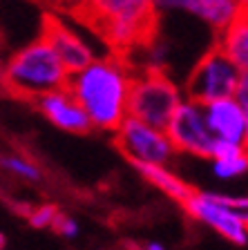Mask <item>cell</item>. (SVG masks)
<instances>
[{
    "label": "cell",
    "instance_id": "cell-1",
    "mask_svg": "<svg viewBox=\"0 0 248 250\" xmlns=\"http://www.w3.org/2000/svg\"><path fill=\"white\" fill-rule=\"evenodd\" d=\"M132 69L123 54L94 58L83 69L69 74L68 89L88 114L92 130L114 132L128 116V94Z\"/></svg>",
    "mask_w": 248,
    "mask_h": 250
},
{
    "label": "cell",
    "instance_id": "cell-2",
    "mask_svg": "<svg viewBox=\"0 0 248 250\" xmlns=\"http://www.w3.org/2000/svg\"><path fill=\"white\" fill-rule=\"evenodd\" d=\"M152 0H92L83 21L90 22L116 54H125L150 42L157 29Z\"/></svg>",
    "mask_w": 248,
    "mask_h": 250
},
{
    "label": "cell",
    "instance_id": "cell-3",
    "mask_svg": "<svg viewBox=\"0 0 248 250\" xmlns=\"http://www.w3.org/2000/svg\"><path fill=\"white\" fill-rule=\"evenodd\" d=\"M68 81L69 72L45 38L18 49L5 65V92L31 103L47 92L68 87Z\"/></svg>",
    "mask_w": 248,
    "mask_h": 250
},
{
    "label": "cell",
    "instance_id": "cell-4",
    "mask_svg": "<svg viewBox=\"0 0 248 250\" xmlns=\"http://www.w3.org/2000/svg\"><path fill=\"white\" fill-rule=\"evenodd\" d=\"M181 208L195 221H202L208 228L230 244L244 246L248 239V201L246 197L222 192H195L190 190Z\"/></svg>",
    "mask_w": 248,
    "mask_h": 250
},
{
    "label": "cell",
    "instance_id": "cell-5",
    "mask_svg": "<svg viewBox=\"0 0 248 250\" xmlns=\"http://www.w3.org/2000/svg\"><path fill=\"white\" fill-rule=\"evenodd\" d=\"M183 99L181 87L161 69L152 67L132 76L128 94V116L143 121L152 127L165 130L172 112Z\"/></svg>",
    "mask_w": 248,
    "mask_h": 250
},
{
    "label": "cell",
    "instance_id": "cell-6",
    "mask_svg": "<svg viewBox=\"0 0 248 250\" xmlns=\"http://www.w3.org/2000/svg\"><path fill=\"white\" fill-rule=\"evenodd\" d=\"M242 74L246 72H242L219 47H212L192 67L186 87L181 92H186V99L197 101L202 105L228 99V96H233Z\"/></svg>",
    "mask_w": 248,
    "mask_h": 250
},
{
    "label": "cell",
    "instance_id": "cell-7",
    "mask_svg": "<svg viewBox=\"0 0 248 250\" xmlns=\"http://www.w3.org/2000/svg\"><path fill=\"white\" fill-rule=\"evenodd\" d=\"M112 134L116 147L132 166L135 163L170 166L172 159L177 156V150L172 141L168 139L165 130L152 127L135 116H125Z\"/></svg>",
    "mask_w": 248,
    "mask_h": 250
},
{
    "label": "cell",
    "instance_id": "cell-8",
    "mask_svg": "<svg viewBox=\"0 0 248 250\" xmlns=\"http://www.w3.org/2000/svg\"><path fill=\"white\" fill-rule=\"evenodd\" d=\"M165 134L172 141L177 154H190L199 159H210L217 141L206 123L203 105L190 99H181L165 125Z\"/></svg>",
    "mask_w": 248,
    "mask_h": 250
},
{
    "label": "cell",
    "instance_id": "cell-9",
    "mask_svg": "<svg viewBox=\"0 0 248 250\" xmlns=\"http://www.w3.org/2000/svg\"><path fill=\"white\" fill-rule=\"evenodd\" d=\"M41 38H45L47 45L54 49V54L61 58V62L65 65V69L69 74L83 69L88 62H92L96 58L92 52V47L83 41L68 22L61 21L58 14H49L43 21Z\"/></svg>",
    "mask_w": 248,
    "mask_h": 250
},
{
    "label": "cell",
    "instance_id": "cell-10",
    "mask_svg": "<svg viewBox=\"0 0 248 250\" xmlns=\"http://www.w3.org/2000/svg\"><path fill=\"white\" fill-rule=\"evenodd\" d=\"M203 114L215 139L244 147L248 146V109L242 107L233 96L206 103Z\"/></svg>",
    "mask_w": 248,
    "mask_h": 250
},
{
    "label": "cell",
    "instance_id": "cell-11",
    "mask_svg": "<svg viewBox=\"0 0 248 250\" xmlns=\"http://www.w3.org/2000/svg\"><path fill=\"white\" fill-rule=\"evenodd\" d=\"M34 105L41 109V114H45L56 125L58 130L69 132V134H88V132H92V123H90L85 109L78 105V101L74 99L68 87L43 94V96H38L34 101Z\"/></svg>",
    "mask_w": 248,
    "mask_h": 250
},
{
    "label": "cell",
    "instance_id": "cell-12",
    "mask_svg": "<svg viewBox=\"0 0 248 250\" xmlns=\"http://www.w3.org/2000/svg\"><path fill=\"white\" fill-rule=\"evenodd\" d=\"M217 45L242 72H248V11L217 31Z\"/></svg>",
    "mask_w": 248,
    "mask_h": 250
},
{
    "label": "cell",
    "instance_id": "cell-13",
    "mask_svg": "<svg viewBox=\"0 0 248 250\" xmlns=\"http://www.w3.org/2000/svg\"><path fill=\"white\" fill-rule=\"evenodd\" d=\"M246 7L248 5H244L242 0H192L190 14L202 18L210 29L222 31L237 16L246 14Z\"/></svg>",
    "mask_w": 248,
    "mask_h": 250
},
{
    "label": "cell",
    "instance_id": "cell-14",
    "mask_svg": "<svg viewBox=\"0 0 248 250\" xmlns=\"http://www.w3.org/2000/svg\"><path fill=\"white\" fill-rule=\"evenodd\" d=\"M212 172L217 179H237L248 170V154L244 146H235V143H226V141H215L210 154Z\"/></svg>",
    "mask_w": 248,
    "mask_h": 250
},
{
    "label": "cell",
    "instance_id": "cell-15",
    "mask_svg": "<svg viewBox=\"0 0 248 250\" xmlns=\"http://www.w3.org/2000/svg\"><path fill=\"white\" fill-rule=\"evenodd\" d=\"M136 172H139L141 177L145 179V181L150 183V186H155L157 190H161V192L165 194V197L175 199L177 203H181L183 199L190 194L192 188L188 186L183 179L179 177V174H175V172L170 170L168 166H150V163H135Z\"/></svg>",
    "mask_w": 248,
    "mask_h": 250
},
{
    "label": "cell",
    "instance_id": "cell-16",
    "mask_svg": "<svg viewBox=\"0 0 248 250\" xmlns=\"http://www.w3.org/2000/svg\"><path fill=\"white\" fill-rule=\"evenodd\" d=\"M0 166L5 167L7 172L16 174V177L25 179V181H38L43 177V170L36 166V163L27 159V156H18V154H9L0 159Z\"/></svg>",
    "mask_w": 248,
    "mask_h": 250
},
{
    "label": "cell",
    "instance_id": "cell-17",
    "mask_svg": "<svg viewBox=\"0 0 248 250\" xmlns=\"http://www.w3.org/2000/svg\"><path fill=\"white\" fill-rule=\"evenodd\" d=\"M41 2L45 7H49L52 11H56V14H68V16L78 18V21H83L92 0H41Z\"/></svg>",
    "mask_w": 248,
    "mask_h": 250
},
{
    "label": "cell",
    "instance_id": "cell-18",
    "mask_svg": "<svg viewBox=\"0 0 248 250\" xmlns=\"http://www.w3.org/2000/svg\"><path fill=\"white\" fill-rule=\"evenodd\" d=\"M56 214H58L56 206H52V203H43V206H34V208H29L25 217L34 228H52Z\"/></svg>",
    "mask_w": 248,
    "mask_h": 250
},
{
    "label": "cell",
    "instance_id": "cell-19",
    "mask_svg": "<svg viewBox=\"0 0 248 250\" xmlns=\"http://www.w3.org/2000/svg\"><path fill=\"white\" fill-rule=\"evenodd\" d=\"M52 228L56 230L61 237H65V239H74V237H78V232H81V226H78L76 219L68 217V214H63V212L56 214Z\"/></svg>",
    "mask_w": 248,
    "mask_h": 250
},
{
    "label": "cell",
    "instance_id": "cell-20",
    "mask_svg": "<svg viewBox=\"0 0 248 250\" xmlns=\"http://www.w3.org/2000/svg\"><path fill=\"white\" fill-rule=\"evenodd\" d=\"M192 0H152L157 11H190Z\"/></svg>",
    "mask_w": 248,
    "mask_h": 250
},
{
    "label": "cell",
    "instance_id": "cell-21",
    "mask_svg": "<svg viewBox=\"0 0 248 250\" xmlns=\"http://www.w3.org/2000/svg\"><path fill=\"white\" fill-rule=\"evenodd\" d=\"M233 99L237 101L242 107L248 109V72L242 74V78H239L237 87H235V92H233Z\"/></svg>",
    "mask_w": 248,
    "mask_h": 250
},
{
    "label": "cell",
    "instance_id": "cell-22",
    "mask_svg": "<svg viewBox=\"0 0 248 250\" xmlns=\"http://www.w3.org/2000/svg\"><path fill=\"white\" fill-rule=\"evenodd\" d=\"M141 250H165V246H161L159 241H148L141 246Z\"/></svg>",
    "mask_w": 248,
    "mask_h": 250
},
{
    "label": "cell",
    "instance_id": "cell-23",
    "mask_svg": "<svg viewBox=\"0 0 248 250\" xmlns=\"http://www.w3.org/2000/svg\"><path fill=\"white\" fill-rule=\"evenodd\" d=\"M0 94H5V65L0 62Z\"/></svg>",
    "mask_w": 248,
    "mask_h": 250
},
{
    "label": "cell",
    "instance_id": "cell-24",
    "mask_svg": "<svg viewBox=\"0 0 248 250\" xmlns=\"http://www.w3.org/2000/svg\"><path fill=\"white\" fill-rule=\"evenodd\" d=\"M0 250H5V237L0 234Z\"/></svg>",
    "mask_w": 248,
    "mask_h": 250
},
{
    "label": "cell",
    "instance_id": "cell-25",
    "mask_svg": "<svg viewBox=\"0 0 248 250\" xmlns=\"http://www.w3.org/2000/svg\"><path fill=\"white\" fill-rule=\"evenodd\" d=\"M242 2H244V5H248V0H242Z\"/></svg>",
    "mask_w": 248,
    "mask_h": 250
}]
</instances>
